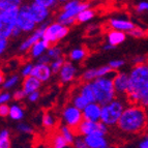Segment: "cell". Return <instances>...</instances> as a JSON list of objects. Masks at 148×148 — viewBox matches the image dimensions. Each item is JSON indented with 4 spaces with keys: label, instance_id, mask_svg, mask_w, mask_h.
<instances>
[{
    "label": "cell",
    "instance_id": "cell-1",
    "mask_svg": "<svg viewBox=\"0 0 148 148\" xmlns=\"http://www.w3.org/2000/svg\"><path fill=\"white\" fill-rule=\"evenodd\" d=\"M130 74L126 93L128 104H138L148 109V63L134 65Z\"/></svg>",
    "mask_w": 148,
    "mask_h": 148
},
{
    "label": "cell",
    "instance_id": "cell-2",
    "mask_svg": "<svg viewBox=\"0 0 148 148\" xmlns=\"http://www.w3.org/2000/svg\"><path fill=\"white\" fill-rule=\"evenodd\" d=\"M147 119V109L138 104H127L116 126L121 133L137 135L145 132Z\"/></svg>",
    "mask_w": 148,
    "mask_h": 148
},
{
    "label": "cell",
    "instance_id": "cell-3",
    "mask_svg": "<svg viewBox=\"0 0 148 148\" xmlns=\"http://www.w3.org/2000/svg\"><path fill=\"white\" fill-rule=\"evenodd\" d=\"M114 75L115 74L99 77L92 81V86H93L94 92H95L96 101L101 104V106L108 104L118 96L116 93V90H115V87H114Z\"/></svg>",
    "mask_w": 148,
    "mask_h": 148
},
{
    "label": "cell",
    "instance_id": "cell-4",
    "mask_svg": "<svg viewBox=\"0 0 148 148\" xmlns=\"http://www.w3.org/2000/svg\"><path fill=\"white\" fill-rule=\"evenodd\" d=\"M127 104L128 101H126V97L117 96L112 101L101 106V121H103L109 127L116 126Z\"/></svg>",
    "mask_w": 148,
    "mask_h": 148
},
{
    "label": "cell",
    "instance_id": "cell-5",
    "mask_svg": "<svg viewBox=\"0 0 148 148\" xmlns=\"http://www.w3.org/2000/svg\"><path fill=\"white\" fill-rule=\"evenodd\" d=\"M20 8L0 10V37L12 38V30L17 26V19Z\"/></svg>",
    "mask_w": 148,
    "mask_h": 148
},
{
    "label": "cell",
    "instance_id": "cell-6",
    "mask_svg": "<svg viewBox=\"0 0 148 148\" xmlns=\"http://www.w3.org/2000/svg\"><path fill=\"white\" fill-rule=\"evenodd\" d=\"M77 134L82 136H89V135H99V136H107L109 133V126L105 124L103 121H90L83 119L80 125L77 128Z\"/></svg>",
    "mask_w": 148,
    "mask_h": 148
},
{
    "label": "cell",
    "instance_id": "cell-7",
    "mask_svg": "<svg viewBox=\"0 0 148 148\" xmlns=\"http://www.w3.org/2000/svg\"><path fill=\"white\" fill-rule=\"evenodd\" d=\"M87 8H90V3L82 0L79 4H77L74 8L69 10H61V12L57 15V21L67 27H71L77 22V16Z\"/></svg>",
    "mask_w": 148,
    "mask_h": 148
},
{
    "label": "cell",
    "instance_id": "cell-8",
    "mask_svg": "<svg viewBox=\"0 0 148 148\" xmlns=\"http://www.w3.org/2000/svg\"><path fill=\"white\" fill-rule=\"evenodd\" d=\"M69 27L61 24L60 22H52L48 25V27L45 29L44 38L45 40L49 42L51 45H55L57 42L63 40L64 37L69 34Z\"/></svg>",
    "mask_w": 148,
    "mask_h": 148
},
{
    "label": "cell",
    "instance_id": "cell-9",
    "mask_svg": "<svg viewBox=\"0 0 148 148\" xmlns=\"http://www.w3.org/2000/svg\"><path fill=\"white\" fill-rule=\"evenodd\" d=\"M83 112L79 108L75 107L73 104L67 105L62 110L61 114V123L66 124L73 130L77 131L78 126L83 121Z\"/></svg>",
    "mask_w": 148,
    "mask_h": 148
},
{
    "label": "cell",
    "instance_id": "cell-10",
    "mask_svg": "<svg viewBox=\"0 0 148 148\" xmlns=\"http://www.w3.org/2000/svg\"><path fill=\"white\" fill-rule=\"evenodd\" d=\"M36 22L32 17L29 10V3L25 2L19 10L17 19V26L22 30L24 33L33 32L36 27Z\"/></svg>",
    "mask_w": 148,
    "mask_h": 148
},
{
    "label": "cell",
    "instance_id": "cell-11",
    "mask_svg": "<svg viewBox=\"0 0 148 148\" xmlns=\"http://www.w3.org/2000/svg\"><path fill=\"white\" fill-rule=\"evenodd\" d=\"M51 23L50 19L46 22L42 23V24L38 25V27L34 30V31L32 32L31 35L26 38L22 44L20 45V47H19V51L21 53H27L29 52V50L31 49V47L33 45L35 44L36 42H38L40 40H42V36H44V32H45V29L48 27V25Z\"/></svg>",
    "mask_w": 148,
    "mask_h": 148
},
{
    "label": "cell",
    "instance_id": "cell-12",
    "mask_svg": "<svg viewBox=\"0 0 148 148\" xmlns=\"http://www.w3.org/2000/svg\"><path fill=\"white\" fill-rule=\"evenodd\" d=\"M28 3H29V10L37 25L49 20L50 15H51V8L40 4L35 1H32V0H30Z\"/></svg>",
    "mask_w": 148,
    "mask_h": 148
},
{
    "label": "cell",
    "instance_id": "cell-13",
    "mask_svg": "<svg viewBox=\"0 0 148 148\" xmlns=\"http://www.w3.org/2000/svg\"><path fill=\"white\" fill-rule=\"evenodd\" d=\"M113 82L117 95L121 97H126L128 86H130V74L124 72L115 73L113 77Z\"/></svg>",
    "mask_w": 148,
    "mask_h": 148
},
{
    "label": "cell",
    "instance_id": "cell-14",
    "mask_svg": "<svg viewBox=\"0 0 148 148\" xmlns=\"http://www.w3.org/2000/svg\"><path fill=\"white\" fill-rule=\"evenodd\" d=\"M59 75V80L62 84H66L71 83L77 76V67L71 60H65L63 66L61 67L60 72L58 73Z\"/></svg>",
    "mask_w": 148,
    "mask_h": 148
},
{
    "label": "cell",
    "instance_id": "cell-15",
    "mask_svg": "<svg viewBox=\"0 0 148 148\" xmlns=\"http://www.w3.org/2000/svg\"><path fill=\"white\" fill-rule=\"evenodd\" d=\"M83 118L90 121H99L101 117V105L97 101L89 103L83 110Z\"/></svg>",
    "mask_w": 148,
    "mask_h": 148
},
{
    "label": "cell",
    "instance_id": "cell-16",
    "mask_svg": "<svg viewBox=\"0 0 148 148\" xmlns=\"http://www.w3.org/2000/svg\"><path fill=\"white\" fill-rule=\"evenodd\" d=\"M52 75L53 72L51 66H50V64L37 62L36 64H34V66H33V71H32L31 76L36 77L37 79L40 80L42 83H45V82H48L51 79Z\"/></svg>",
    "mask_w": 148,
    "mask_h": 148
},
{
    "label": "cell",
    "instance_id": "cell-17",
    "mask_svg": "<svg viewBox=\"0 0 148 148\" xmlns=\"http://www.w3.org/2000/svg\"><path fill=\"white\" fill-rule=\"evenodd\" d=\"M84 137L88 148H108L110 146V142L106 136L89 135Z\"/></svg>",
    "mask_w": 148,
    "mask_h": 148
},
{
    "label": "cell",
    "instance_id": "cell-18",
    "mask_svg": "<svg viewBox=\"0 0 148 148\" xmlns=\"http://www.w3.org/2000/svg\"><path fill=\"white\" fill-rule=\"evenodd\" d=\"M109 26L111 29L120 30V31L130 32L132 29L136 27L133 22L125 19H117V18H112L109 20Z\"/></svg>",
    "mask_w": 148,
    "mask_h": 148
},
{
    "label": "cell",
    "instance_id": "cell-19",
    "mask_svg": "<svg viewBox=\"0 0 148 148\" xmlns=\"http://www.w3.org/2000/svg\"><path fill=\"white\" fill-rule=\"evenodd\" d=\"M42 82L40 80H38L36 77L34 76H29L24 78L22 83V88L24 89V91L27 93V95L29 93L33 91H37L38 89L42 87Z\"/></svg>",
    "mask_w": 148,
    "mask_h": 148
},
{
    "label": "cell",
    "instance_id": "cell-20",
    "mask_svg": "<svg viewBox=\"0 0 148 148\" xmlns=\"http://www.w3.org/2000/svg\"><path fill=\"white\" fill-rule=\"evenodd\" d=\"M50 46H51V44L49 42H47V40H45L44 38L40 40L38 42H35L31 47V49L29 50L30 57L33 58V59H37L40 55L47 52V50L50 48Z\"/></svg>",
    "mask_w": 148,
    "mask_h": 148
},
{
    "label": "cell",
    "instance_id": "cell-21",
    "mask_svg": "<svg viewBox=\"0 0 148 148\" xmlns=\"http://www.w3.org/2000/svg\"><path fill=\"white\" fill-rule=\"evenodd\" d=\"M78 91L84 96L89 103L96 101L95 92H94L93 86H92V82H83L78 88Z\"/></svg>",
    "mask_w": 148,
    "mask_h": 148
},
{
    "label": "cell",
    "instance_id": "cell-22",
    "mask_svg": "<svg viewBox=\"0 0 148 148\" xmlns=\"http://www.w3.org/2000/svg\"><path fill=\"white\" fill-rule=\"evenodd\" d=\"M126 38V34L124 31H120V30L112 29L111 31L108 32L107 34V40L108 42L114 45V46H118L121 42H123Z\"/></svg>",
    "mask_w": 148,
    "mask_h": 148
},
{
    "label": "cell",
    "instance_id": "cell-23",
    "mask_svg": "<svg viewBox=\"0 0 148 148\" xmlns=\"http://www.w3.org/2000/svg\"><path fill=\"white\" fill-rule=\"evenodd\" d=\"M59 132L61 134L62 136L64 137V139L67 141V143H69V146H73L74 144V141H75V138L77 136V132L75 130H73L72 127H69V125L66 124H63L61 123L59 126Z\"/></svg>",
    "mask_w": 148,
    "mask_h": 148
},
{
    "label": "cell",
    "instance_id": "cell-24",
    "mask_svg": "<svg viewBox=\"0 0 148 148\" xmlns=\"http://www.w3.org/2000/svg\"><path fill=\"white\" fill-rule=\"evenodd\" d=\"M20 78L21 77L19 75H10L8 78H5L4 81L1 83V88L2 90H10L14 89L18 86V84L20 83Z\"/></svg>",
    "mask_w": 148,
    "mask_h": 148
},
{
    "label": "cell",
    "instance_id": "cell-25",
    "mask_svg": "<svg viewBox=\"0 0 148 148\" xmlns=\"http://www.w3.org/2000/svg\"><path fill=\"white\" fill-rule=\"evenodd\" d=\"M50 146L54 148H66L69 147L67 141L64 139V137L62 136L60 132L58 131L57 133H55L52 136V139L50 141Z\"/></svg>",
    "mask_w": 148,
    "mask_h": 148
},
{
    "label": "cell",
    "instance_id": "cell-26",
    "mask_svg": "<svg viewBox=\"0 0 148 148\" xmlns=\"http://www.w3.org/2000/svg\"><path fill=\"white\" fill-rule=\"evenodd\" d=\"M10 118L12 120H15V121H21L23 120L25 116V113H24V110L23 108L20 106V105L18 104H12L10 106Z\"/></svg>",
    "mask_w": 148,
    "mask_h": 148
},
{
    "label": "cell",
    "instance_id": "cell-27",
    "mask_svg": "<svg viewBox=\"0 0 148 148\" xmlns=\"http://www.w3.org/2000/svg\"><path fill=\"white\" fill-rule=\"evenodd\" d=\"M71 104H73L77 108H79L80 110H83L89 104V101L79 91H77L73 93L72 99H71Z\"/></svg>",
    "mask_w": 148,
    "mask_h": 148
},
{
    "label": "cell",
    "instance_id": "cell-28",
    "mask_svg": "<svg viewBox=\"0 0 148 148\" xmlns=\"http://www.w3.org/2000/svg\"><path fill=\"white\" fill-rule=\"evenodd\" d=\"M87 55V51L83 48H75L69 54V60L73 62H80L84 59Z\"/></svg>",
    "mask_w": 148,
    "mask_h": 148
},
{
    "label": "cell",
    "instance_id": "cell-29",
    "mask_svg": "<svg viewBox=\"0 0 148 148\" xmlns=\"http://www.w3.org/2000/svg\"><path fill=\"white\" fill-rule=\"evenodd\" d=\"M25 2V0H0V10L20 8Z\"/></svg>",
    "mask_w": 148,
    "mask_h": 148
},
{
    "label": "cell",
    "instance_id": "cell-30",
    "mask_svg": "<svg viewBox=\"0 0 148 148\" xmlns=\"http://www.w3.org/2000/svg\"><path fill=\"white\" fill-rule=\"evenodd\" d=\"M42 125H44V127L48 128V130L54 128L55 125H56V123H57L56 117H55L52 113H50V112H46V113L42 115Z\"/></svg>",
    "mask_w": 148,
    "mask_h": 148
},
{
    "label": "cell",
    "instance_id": "cell-31",
    "mask_svg": "<svg viewBox=\"0 0 148 148\" xmlns=\"http://www.w3.org/2000/svg\"><path fill=\"white\" fill-rule=\"evenodd\" d=\"M95 16V12L92 8H87L81 12L79 15L77 16V22L78 23H86L92 20Z\"/></svg>",
    "mask_w": 148,
    "mask_h": 148
},
{
    "label": "cell",
    "instance_id": "cell-32",
    "mask_svg": "<svg viewBox=\"0 0 148 148\" xmlns=\"http://www.w3.org/2000/svg\"><path fill=\"white\" fill-rule=\"evenodd\" d=\"M12 146L10 132L8 128H3L0 132V148H10Z\"/></svg>",
    "mask_w": 148,
    "mask_h": 148
},
{
    "label": "cell",
    "instance_id": "cell-33",
    "mask_svg": "<svg viewBox=\"0 0 148 148\" xmlns=\"http://www.w3.org/2000/svg\"><path fill=\"white\" fill-rule=\"evenodd\" d=\"M96 78H99L97 69H89L82 74L81 80H82V82H92L93 80H95Z\"/></svg>",
    "mask_w": 148,
    "mask_h": 148
},
{
    "label": "cell",
    "instance_id": "cell-34",
    "mask_svg": "<svg viewBox=\"0 0 148 148\" xmlns=\"http://www.w3.org/2000/svg\"><path fill=\"white\" fill-rule=\"evenodd\" d=\"M47 53L51 58L53 59H57V58H60L62 57V50L60 47L56 46V45H51L50 48L47 50Z\"/></svg>",
    "mask_w": 148,
    "mask_h": 148
},
{
    "label": "cell",
    "instance_id": "cell-35",
    "mask_svg": "<svg viewBox=\"0 0 148 148\" xmlns=\"http://www.w3.org/2000/svg\"><path fill=\"white\" fill-rule=\"evenodd\" d=\"M64 62H65V59H64V57H60V58H57V59H53L50 63V66L52 69V72L53 74H58L60 72V69L61 67L63 66Z\"/></svg>",
    "mask_w": 148,
    "mask_h": 148
},
{
    "label": "cell",
    "instance_id": "cell-36",
    "mask_svg": "<svg viewBox=\"0 0 148 148\" xmlns=\"http://www.w3.org/2000/svg\"><path fill=\"white\" fill-rule=\"evenodd\" d=\"M33 66H34V64L31 63V62H27V63H25L24 65L21 67V71H20L21 77L26 78V77L31 76L32 71H33Z\"/></svg>",
    "mask_w": 148,
    "mask_h": 148
},
{
    "label": "cell",
    "instance_id": "cell-37",
    "mask_svg": "<svg viewBox=\"0 0 148 148\" xmlns=\"http://www.w3.org/2000/svg\"><path fill=\"white\" fill-rule=\"evenodd\" d=\"M17 131L21 134H25V135H30L33 133V128L30 124L24 123V122H20L17 125Z\"/></svg>",
    "mask_w": 148,
    "mask_h": 148
},
{
    "label": "cell",
    "instance_id": "cell-38",
    "mask_svg": "<svg viewBox=\"0 0 148 148\" xmlns=\"http://www.w3.org/2000/svg\"><path fill=\"white\" fill-rule=\"evenodd\" d=\"M73 147L75 148H88L87 147L86 141H85V137L77 134L76 138H75L74 144H73Z\"/></svg>",
    "mask_w": 148,
    "mask_h": 148
},
{
    "label": "cell",
    "instance_id": "cell-39",
    "mask_svg": "<svg viewBox=\"0 0 148 148\" xmlns=\"http://www.w3.org/2000/svg\"><path fill=\"white\" fill-rule=\"evenodd\" d=\"M25 97H27V93L24 91L23 88L16 89L15 91L12 92V99H14L15 101H23Z\"/></svg>",
    "mask_w": 148,
    "mask_h": 148
},
{
    "label": "cell",
    "instance_id": "cell-40",
    "mask_svg": "<svg viewBox=\"0 0 148 148\" xmlns=\"http://www.w3.org/2000/svg\"><path fill=\"white\" fill-rule=\"evenodd\" d=\"M32 1H35V2L40 3V4L45 5V6L51 8V10L56 8L57 5L59 4L58 0H32Z\"/></svg>",
    "mask_w": 148,
    "mask_h": 148
},
{
    "label": "cell",
    "instance_id": "cell-41",
    "mask_svg": "<svg viewBox=\"0 0 148 148\" xmlns=\"http://www.w3.org/2000/svg\"><path fill=\"white\" fill-rule=\"evenodd\" d=\"M12 99V94L8 90H2L0 94V104H8Z\"/></svg>",
    "mask_w": 148,
    "mask_h": 148
},
{
    "label": "cell",
    "instance_id": "cell-42",
    "mask_svg": "<svg viewBox=\"0 0 148 148\" xmlns=\"http://www.w3.org/2000/svg\"><path fill=\"white\" fill-rule=\"evenodd\" d=\"M128 34L133 37H136V38H140V37H143L146 35L145 31H144L142 28L140 27H135L134 29H132L130 32H127Z\"/></svg>",
    "mask_w": 148,
    "mask_h": 148
},
{
    "label": "cell",
    "instance_id": "cell-43",
    "mask_svg": "<svg viewBox=\"0 0 148 148\" xmlns=\"http://www.w3.org/2000/svg\"><path fill=\"white\" fill-rule=\"evenodd\" d=\"M124 63H125V62H124V60L115 59V60H112V61L109 62V65H110V66H111L114 71H117V69H119L121 66H123Z\"/></svg>",
    "mask_w": 148,
    "mask_h": 148
},
{
    "label": "cell",
    "instance_id": "cell-44",
    "mask_svg": "<svg viewBox=\"0 0 148 148\" xmlns=\"http://www.w3.org/2000/svg\"><path fill=\"white\" fill-rule=\"evenodd\" d=\"M10 106L8 104H0V116L6 117L10 115Z\"/></svg>",
    "mask_w": 148,
    "mask_h": 148
},
{
    "label": "cell",
    "instance_id": "cell-45",
    "mask_svg": "<svg viewBox=\"0 0 148 148\" xmlns=\"http://www.w3.org/2000/svg\"><path fill=\"white\" fill-rule=\"evenodd\" d=\"M40 97V92L37 90V91H33L31 93H29L27 95V99L30 103H36Z\"/></svg>",
    "mask_w": 148,
    "mask_h": 148
},
{
    "label": "cell",
    "instance_id": "cell-46",
    "mask_svg": "<svg viewBox=\"0 0 148 148\" xmlns=\"http://www.w3.org/2000/svg\"><path fill=\"white\" fill-rule=\"evenodd\" d=\"M8 40L10 38H5V37H0V54H3L5 50L8 47Z\"/></svg>",
    "mask_w": 148,
    "mask_h": 148
},
{
    "label": "cell",
    "instance_id": "cell-47",
    "mask_svg": "<svg viewBox=\"0 0 148 148\" xmlns=\"http://www.w3.org/2000/svg\"><path fill=\"white\" fill-rule=\"evenodd\" d=\"M133 63L134 65H139V64H144L147 63V58L145 56H142V55H139L133 58Z\"/></svg>",
    "mask_w": 148,
    "mask_h": 148
},
{
    "label": "cell",
    "instance_id": "cell-48",
    "mask_svg": "<svg viewBox=\"0 0 148 148\" xmlns=\"http://www.w3.org/2000/svg\"><path fill=\"white\" fill-rule=\"evenodd\" d=\"M136 10L138 12H148V1H141V2L136 6Z\"/></svg>",
    "mask_w": 148,
    "mask_h": 148
},
{
    "label": "cell",
    "instance_id": "cell-49",
    "mask_svg": "<svg viewBox=\"0 0 148 148\" xmlns=\"http://www.w3.org/2000/svg\"><path fill=\"white\" fill-rule=\"evenodd\" d=\"M52 61V58L48 55V53H44L42 55H40L38 58H37V62H40V63H47V64H50Z\"/></svg>",
    "mask_w": 148,
    "mask_h": 148
},
{
    "label": "cell",
    "instance_id": "cell-50",
    "mask_svg": "<svg viewBox=\"0 0 148 148\" xmlns=\"http://www.w3.org/2000/svg\"><path fill=\"white\" fill-rule=\"evenodd\" d=\"M138 147L140 148H148V133L146 134L143 138L139 141L138 143Z\"/></svg>",
    "mask_w": 148,
    "mask_h": 148
},
{
    "label": "cell",
    "instance_id": "cell-51",
    "mask_svg": "<svg viewBox=\"0 0 148 148\" xmlns=\"http://www.w3.org/2000/svg\"><path fill=\"white\" fill-rule=\"evenodd\" d=\"M23 33V31L20 29V28L18 27V26H16L15 29L12 30V38H16V37H19L21 34Z\"/></svg>",
    "mask_w": 148,
    "mask_h": 148
},
{
    "label": "cell",
    "instance_id": "cell-52",
    "mask_svg": "<svg viewBox=\"0 0 148 148\" xmlns=\"http://www.w3.org/2000/svg\"><path fill=\"white\" fill-rule=\"evenodd\" d=\"M115 47H116V46H114V45L110 44V42H107V44L104 45L103 49H104L105 51H112V50L115 49Z\"/></svg>",
    "mask_w": 148,
    "mask_h": 148
},
{
    "label": "cell",
    "instance_id": "cell-53",
    "mask_svg": "<svg viewBox=\"0 0 148 148\" xmlns=\"http://www.w3.org/2000/svg\"><path fill=\"white\" fill-rule=\"evenodd\" d=\"M69 0H58V2H59V4H63V3L67 2Z\"/></svg>",
    "mask_w": 148,
    "mask_h": 148
},
{
    "label": "cell",
    "instance_id": "cell-54",
    "mask_svg": "<svg viewBox=\"0 0 148 148\" xmlns=\"http://www.w3.org/2000/svg\"><path fill=\"white\" fill-rule=\"evenodd\" d=\"M145 132H147V133H148V119H147V123H146V130H145Z\"/></svg>",
    "mask_w": 148,
    "mask_h": 148
}]
</instances>
